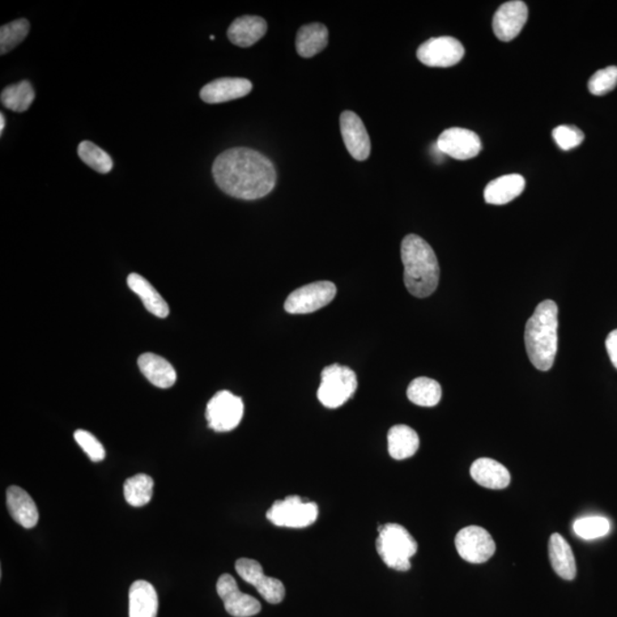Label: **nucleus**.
<instances>
[{
	"mask_svg": "<svg viewBox=\"0 0 617 617\" xmlns=\"http://www.w3.org/2000/svg\"><path fill=\"white\" fill-rule=\"evenodd\" d=\"M336 295V286L331 282H317L295 289L285 302V310L292 314L317 312L330 304Z\"/></svg>",
	"mask_w": 617,
	"mask_h": 617,
	"instance_id": "nucleus-8",
	"label": "nucleus"
},
{
	"mask_svg": "<svg viewBox=\"0 0 617 617\" xmlns=\"http://www.w3.org/2000/svg\"><path fill=\"white\" fill-rule=\"evenodd\" d=\"M268 24L259 16L245 15L233 21L228 29V38L233 45L250 48L266 35Z\"/></svg>",
	"mask_w": 617,
	"mask_h": 617,
	"instance_id": "nucleus-19",
	"label": "nucleus"
},
{
	"mask_svg": "<svg viewBox=\"0 0 617 617\" xmlns=\"http://www.w3.org/2000/svg\"><path fill=\"white\" fill-rule=\"evenodd\" d=\"M153 495V479L146 474H139L123 484V496L127 504L140 508L149 504Z\"/></svg>",
	"mask_w": 617,
	"mask_h": 617,
	"instance_id": "nucleus-29",
	"label": "nucleus"
},
{
	"mask_svg": "<svg viewBox=\"0 0 617 617\" xmlns=\"http://www.w3.org/2000/svg\"><path fill=\"white\" fill-rule=\"evenodd\" d=\"M617 85V67H608L599 70L589 80V91L595 96L610 93Z\"/></svg>",
	"mask_w": 617,
	"mask_h": 617,
	"instance_id": "nucleus-33",
	"label": "nucleus"
},
{
	"mask_svg": "<svg viewBox=\"0 0 617 617\" xmlns=\"http://www.w3.org/2000/svg\"><path fill=\"white\" fill-rule=\"evenodd\" d=\"M6 504L11 517L24 529H33L40 521L35 501L23 488L11 486L6 492Z\"/></svg>",
	"mask_w": 617,
	"mask_h": 617,
	"instance_id": "nucleus-17",
	"label": "nucleus"
},
{
	"mask_svg": "<svg viewBox=\"0 0 617 617\" xmlns=\"http://www.w3.org/2000/svg\"><path fill=\"white\" fill-rule=\"evenodd\" d=\"M529 19V8L523 2L514 0L504 4L493 19V30L502 41H512L521 33Z\"/></svg>",
	"mask_w": 617,
	"mask_h": 617,
	"instance_id": "nucleus-14",
	"label": "nucleus"
},
{
	"mask_svg": "<svg viewBox=\"0 0 617 617\" xmlns=\"http://www.w3.org/2000/svg\"><path fill=\"white\" fill-rule=\"evenodd\" d=\"M253 85L245 78H219L205 85L200 91V99L208 104H223L241 99L252 92Z\"/></svg>",
	"mask_w": 617,
	"mask_h": 617,
	"instance_id": "nucleus-16",
	"label": "nucleus"
},
{
	"mask_svg": "<svg viewBox=\"0 0 617 617\" xmlns=\"http://www.w3.org/2000/svg\"><path fill=\"white\" fill-rule=\"evenodd\" d=\"M355 372L347 366L331 365L323 368L322 383L318 389V399L327 408H339L355 395L357 390Z\"/></svg>",
	"mask_w": 617,
	"mask_h": 617,
	"instance_id": "nucleus-5",
	"label": "nucleus"
},
{
	"mask_svg": "<svg viewBox=\"0 0 617 617\" xmlns=\"http://www.w3.org/2000/svg\"><path fill=\"white\" fill-rule=\"evenodd\" d=\"M465 48L453 37L431 38L418 50V59L432 68H449L458 65L465 57Z\"/></svg>",
	"mask_w": 617,
	"mask_h": 617,
	"instance_id": "nucleus-10",
	"label": "nucleus"
},
{
	"mask_svg": "<svg viewBox=\"0 0 617 617\" xmlns=\"http://www.w3.org/2000/svg\"><path fill=\"white\" fill-rule=\"evenodd\" d=\"M525 185V178L519 174L497 177L485 189V200L491 205H505L522 194Z\"/></svg>",
	"mask_w": 617,
	"mask_h": 617,
	"instance_id": "nucleus-22",
	"label": "nucleus"
},
{
	"mask_svg": "<svg viewBox=\"0 0 617 617\" xmlns=\"http://www.w3.org/2000/svg\"><path fill=\"white\" fill-rule=\"evenodd\" d=\"M527 355L535 368L548 372L558 351V306L551 300L536 306L525 329Z\"/></svg>",
	"mask_w": 617,
	"mask_h": 617,
	"instance_id": "nucleus-2",
	"label": "nucleus"
},
{
	"mask_svg": "<svg viewBox=\"0 0 617 617\" xmlns=\"http://www.w3.org/2000/svg\"><path fill=\"white\" fill-rule=\"evenodd\" d=\"M549 557L553 570L566 581H573L576 577V560L572 548L558 533L551 535L549 540Z\"/></svg>",
	"mask_w": 617,
	"mask_h": 617,
	"instance_id": "nucleus-21",
	"label": "nucleus"
},
{
	"mask_svg": "<svg viewBox=\"0 0 617 617\" xmlns=\"http://www.w3.org/2000/svg\"><path fill=\"white\" fill-rule=\"evenodd\" d=\"M78 156L85 164L97 173L106 174L113 168V160L109 153L91 141H83L79 144Z\"/></svg>",
	"mask_w": 617,
	"mask_h": 617,
	"instance_id": "nucleus-30",
	"label": "nucleus"
},
{
	"mask_svg": "<svg viewBox=\"0 0 617 617\" xmlns=\"http://www.w3.org/2000/svg\"><path fill=\"white\" fill-rule=\"evenodd\" d=\"M220 598L223 600L225 611L235 617L258 615L262 610L261 603L252 595L242 594L237 582L230 574L221 576L216 585Z\"/></svg>",
	"mask_w": 617,
	"mask_h": 617,
	"instance_id": "nucleus-13",
	"label": "nucleus"
},
{
	"mask_svg": "<svg viewBox=\"0 0 617 617\" xmlns=\"http://www.w3.org/2000/svg\"><path fill=\"white\" fill-rule=\"evenodd\" d=\"M0 100L3 105L12 112L24 113L35 100V91L28 80H23V82L4 88Z\"/></svg>",
	"mask_w": 617,
	"mask_h": 617,
	"instance_id": "nucleus-28",
	"label": "nucleus"
},
{
	"mask_svg": "<svg viewBox=\"0 0 617 617\" xmlns=\"http://www.w3.org/2000/svg\"><path fill=\"white\" fill-rule=\"evenodd\" d=\"M407 397L415 405L433 407L440 402L441 386L432 378L418 377L408 386Z\"/></svg>",
	"mask_w": 617,
	"mask_h": 617,
	"instance_id": "nucleus-27",
	"label": "nucleus"
},
{
	"mask_svg": "<svg viewBox=\"0 0 617 617\" xmlns=\"http://www.w3.org/2000/svg\"><path fill=\"white\" fill-rule=\"evenodd\" d=\"M318 505L312 501H304L297 495L276 501L267 513L268 521L277 527L287 529H305L316 522Z\"/></svg>",
	"mask_w": 617,
	"mask_h": 617,
	"instance_id": "nucleus-6",
	"label": "nucleus"
},
{
	"mask_svg": "<svg viewBox=\"0 0 617 617\" xmlns=\"http://www.w3.org/2000/svg\"><path fill=\"white\" fill-rule=\"evenodd\" d=\"M236 570L238 576L249 585H253L266 602L274 605L283 602L286 594L283 582L275 577L267 576L259 561L249 558L238 559Z\"/></svg>",
	"mask_w": 617,
	"mask_h": 617,
	"instance_id": "nucleus-11",
	"label": "nucleus"
},
{
	"mask_svg": "<svg viewBox=\"0 0 617 617\" xmlns=\"http://www.w3.org/2000/svg\"><path fill=\"white\" fill-rule=\"evenodd\" d=\"M244 416V403L240 397L223 390L207 404L208 427L216 432H228L236 429Z\"/></svg>",
	"mask_w": 617,
	"mask_h": 617,
	"instance_id": "nucleus-7",
	"label": "nucleus"
},
{
	"mask_svg": "<svg viewBox=\"0 0 617 617\" xmlns=\"http://www.w3.org/2000/svg\"><path fill=\"white\" fill-rule=\"evenodd\" d=\"M340 126L344 144L352 159L358 161L367 159L370 155V139L358 114L352 112L342 113Z\"/></svg>",
	"mask_w": 617,
	"mask_h": 617,
	"instance_id": "nucleus-15",
	"label": "nucleus"
},
{
	"mask_svg": "<svg viewBox=\"0 0 617 617\" xmlns=\"http://www.w3.org/2000/svg\"><path fill=\"white\" fill-rule=\"evenodd\" d=\"M455 547L462 559L470 564H484L495 553L492 535L483 527L469 526L458 531Z\"/></svg>",
	"mask_w": 617,
	"mask_h": 617,
	"instance_id": "nucleus-9",
	"label": "nucleus"
},
{
	"mask_svg": "<svg viewBox=\"0 0 617 617\" xmlns=\"http://www.w3.org/2000/svg\"><path fill=\"white\" fill-rule=\"evenodd\" d=\"M4 129H5V117L0 113V134H3Z\"/></svg>",
	"mask_w": 617,
	"mask_h": 617,
	"instance_id": "nucleus-37",
	"label": "nucleus"
},
{
	"mask_svg": "<svg viewBox=\"0 0 617 617\" xmlns=\"http://www.w3.org/2000/svg\"><path fill=\"white\" fill-rule=\"evenodd\" d=\"M75 440L77 444L82 447V449L87 454L92 462H101L105 458L104 445L91 432L85 431V430H77Z\"/></svg>",
	"mask_w": 617,
	"mask_h": 617,
	"instance_id": "nucleus-34",
	"label": "nucleus"
},
{
	"mask_svg": "<svg viewBox=\"0 0 617 617\" xmlns=\"http://www.w3.org/2000/svg\"><path fill=\"white\" fill-rule=\"evenodd\" d=\"M130 617H157L159 594L151 583L136 581L130 589Z\"/></svg>",
	"mask_w": 617,
	"mask_h": 617,
	"instance_id": "nucleus-23",
	"label": "nucleus"
},
{
	"mask_svg": "<svg viewBox=\"0 0 617 617\" xmlns=\"http://www.w3.org/2000/svg\"><path fill=\"white\" fill-rule=\"evenodd\" d=\"M213 177L223 193L244 200L266 197L277 182L272 161L249 148H233L221 153L213 164Z\"/></svg>",
	"mask_w": 617,
	"mask_h": 617,
	"instance_id": "nucleus-1",
	"label": "nucleus"
},
{
	"mask_svg": "<svg viewBox=\"0 0 617 617\" xmlns=\"http://www.w3.org/2000/svg\"><path fill=\"white\" fill-rule=\"evenodd\" d=\"M606 349L612 365L617 369V330L611 331L606 339Z\"/></svg>",
	"mask_w": 617,
	"mask_h": 617,
	"instance_id": "nucleus-36",
	"label": "nucleus"
},
{
	"mask_svg": "<svg viewBox=\"0 0 617 617\" xmlns=\"http://www.w3.org/2000/svg\"><path fill=\"white\" fill-rule=\"evenodd\" d=\"M436 144L442 155H449L458 160L475 159L483 148L482 141L475 132L459 127L442 132Z\"/></svg>",
	"mask_w": 617,
	"mask_h": 617,
	"instance_id": "nucleus-12",
	"label": "nucleus"
},
{
	"mask_svg": "<svg viewBox=\"0 0 617 617\" xmlns=\"http://www.w3.org/2000/svg\"><path fill=\"white\" fill-rule=\"evenodd\" d=\"M470 475L476 484L488 489H504L512 482L509 470L493 458L476 459L472 463Z\"/></svg>",
	"mask_w": 617,
	"mask_h": 617,
	"instance_id": "nucleus-18",
	"label": "nucleus"
},
{
	"mask_svg": "<svg viewBox=\"0 0 617 617\" xmlns=\"http://www.w3.org/2000/svg\"><path fill=\"white\" fill-rule=\"evenodd\" d=\"M139 367L151 385L160 389H168L177 382V372L173 366L163 357L155 353H144L140 356Z\"/></svg>",
	"mask_w": 617,
	"mask_h": 617,
	"instance_id": "nucleus-20",
	"label": "nucleus"
},
{
	"mask_svg": "<svg viewBox=\"0 0 617 617\" xmlns=\"http://www.w3.org/2000/svg\"><path fill=\"white\" fill-rule=\"evenodd\" d=\"M552 135L561 150L565 151L580 146L585 140V134L576 126H558L553 130Z\"/></svg>",
	"mask_w": 617,
	"mask_h": 617,
	"instance_id": "nucleus-35",
	"label": "nucleus"
},
{
	"mask_svg": "<svg viewBox=\"0 0 617 617\" xmlns=\"http://www.w3.org/2000/svg\"><path fill=\"white\" fill-rule=\"evenodd\" d=\"M420 447V438L414 429L399 424L388 432V450L395 459H406L415 455Z\"/></svg>",
	"mask_w": 617,
	"mask_h": 617,
	"instance_id": "nucleus-24",
	"label": "nucleus"
},
{
	"mask_svg": "<svg viewBox=\"0 0 617 617\" xmlns=\"http://www.w3.org/2000/svg\"><path fill=\"white\" fill-rule=\"evenodd\" d=\"M418 542L410 531L399 523H386L378 527L377 551L383 563L398 572L412 567L411 558L418 552Z\"/></svg>",
	"mask_w": 617,
	"mask_h": 617,
	"instance_id": "nucleus-4",
	"label": "nucleus"
},
{
	"mask_svg": "<svg viewBox=\"0 0 617 617\" xmlns=\"http://www.w3.org/2000/svg\"><path fill=\"white\" fill-rule=\"evenodd\" d=\"M329 44V30L322 23L305 24L296 36V50L300 57L309 59L321 53Z\"/></svg>",
	"mask_w": 617,
	"mask_h": 617,
	"instance_id": "nucleus-26",
	"label": "nucleus"
},
{
	"mask_svg": "<svg viewBox=\"0 0 617 617\" xmlns=\"http://www.w3.org/2000/svg\"><path fill=\"white\" fill-rule=\"evenodd\" d=\"M402 259L407 291L420 299L431 295L440 283V265L432 247L423 238L408 235L402 242Z\"/></svg>",
	"mask_w": 617,
	"mask_h": 617,
	"instance_id": "nucleus-3",
	"label": "nucleus"
},
{
	"mask_svg": "<svg viewBox=\"0 0 617 617\" xmlns=\"http://www.w3.org/2000/svg\"><path fill=\"white\" fill-rule=\"evenodd\" d=\"M30 23L28 20L20 19L11 23L2 25L0 29V53L10 52L20 45L28 36Z\"/></svg>",
	"mask_w": 617,
	"mask_h": 617,
	"instance_id": "nucleus-31",
	"label": "nucleus"
},
{
	"mask_svg": "<svg viewBox=\"0 0 617 617\" xmlns=\"http://www.w3.org/2000/svg\"><path fill=\"white\" fill-rule=\"evenodd\" d=\"M574 533L583 540L603 538L611 531V523L606 518L593 516L577 519L573 525Z\"/></svg>",
	"mask_w": 617,
	"mask_h": 617,
	"instance_id": "nucleus-32",
	"label": "nucleus"
},
{
	"mask_svg": "<svg viewBox=\"0 0 617 617\" xmlns=\"http://www.w3.org/2000/svg\"><path fill=\"white\" fill-rule=\"evenodd\" d=\"M127 285L141 299L149 313L159 318L168 316V304L146 278L138 274H131L127 278Z\"/></svg>",
	"mask_w": 617,
	"mask_h": 617,
	"instance_id": "nucleus-25",
	"label": "nucleus"
}]
</instances>
